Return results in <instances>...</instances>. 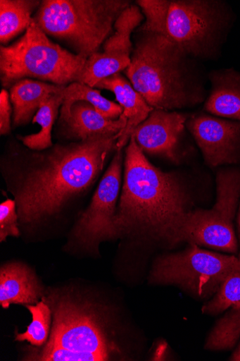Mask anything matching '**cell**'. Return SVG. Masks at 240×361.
Wrapping results in <instances>:
<instances>
[{
  "label": "cell",
  "instance_id": "obj_1",
  "mask_svg": "<svg viewBox=\"0 0 240 361\" xmlns=\"http://www.w3.org/2000/svg\"><path fill=\"white\" fill-rule=\"evenodd\" d=\"M120 135L94 137L43 151L21 148L11 152L7 165L19 176L13 194L20 221L39 222L87 190L116 149Z\"/></svg>",
  "mask_w": 240,
  "mask_h": 361
},
{
  "label": "cell",
  "instance_id": "obj_2",
  "mask_svg": "<svg viewBox=\"0 0 240 361\" xmlns=\"http://www.w3.org/2000/svg\"><path fill=\"white\" fill-rule=\"evenodd\" d=\"M189 198L177 176L148 160L132 137L125 152V175L115 218L117 237L179 243Z\"/></svg>",
  "mask_w": 240,
  "mask_h": 361
},
{
  "label": "cell",
  "instance_id": "obj_3",
  "mask_svg": "<svg viewBox=\"0 0 240 361\" xmlns=\"http://www.w3.org/2000/svg\"><path fill=\"white\" fill-rule=\"evenodd\" d=\"M135 31L138 36L124 72L147 104L170 111L201 103L205 90L191 57L168 37Z\"/></svg>",
  "mask_w": 240,
  "mask_h": 361
},
{
  "label": "cell",
  "instance_id": "obj_4",
  "mask_svg": "<svg viewBox=\"0 0 240 361\" xmlns=\"http://www.w3.org/2000/svg\"><path fill=\"white\" fill-rule=\"evenodd\" d=\"M125 0H44L33 20L48 37L85 59L108 40Z\"/></svg>",
  "mask_w": 240,
  "mask_h": 361
},
{
  "label": "cell",
  "instance_id": "obj_5",
  "mask_svg": "<svg viewBox=\"0 0 240 361\" xmlns=\"http://www.w3.org/2000/svg\"><path fill=\"white\" fill-rule=\"evenodd\" d=\"M53 323L49 340L30 360L103 361L117 351L105 321L89 304L70 298L52 306Z\"/></svg>",
  "mask_w": 240,
  "mask_h": 361
},
{
  "label": "cell",
  "instance_id": "obj_6",
  "mask_svg": "<svg viewBox=\"0 0 240 361\" xmlns=\"http://www.w3.org/2000/svg\"><path fill=\"white\" fill-rule=\"evenodd\" d=\"M87 60L53 42L33 20L19 40L0 49L2 85L11 88L21 80L36 79L67 87L80 82Z\"/></svg>",
  "mask_w": 240,
  "mask_h": 361
},
{
  "label": "cell",
  "instance_id": "obj_7",
  "mask_svg": "<svg viewBox=\"0 0 240 361\" xmlns=\"http://www.w3.org/2000/svg\"><path fill=\"white\" fill-rule=\"evenodd\" d=\"M232 16L225 2L217 0L170 1L167 35L190 57L213 59L220 54Z\"/></svg>",
  "mask_w": 240,
  "mask_h": 361
},
{
  "label": "cell",
  "instance_id": "obj_8",
  "mask_svg": "<svg viewBox=\"0 0 240 361\" xmlns=\"http://www.w3.org/2000/svg\"><path fill=\"white\" fill-rule=\"evenodd\" d=\"M240 269L239 257L202 250L195 244L184 251L163 255L154 262L151 283L175 285L195 298L208 299L225 279Z\"/></svg>",
  "mask_w": 240,
  "mask_h": 361
},
{
  "label": "cell",
  "instance_id": "obj_9",
  "mask_svg": "<svg viewBox=\"0 0 240 361\" xmlns=\"http://www.w3.org/2000/svg\"><path fill=\"white\" fill-rule=\"evenodd\" d=\"M217 200L210 210L191 212L189 221L196 238L214 250L236 253L238 238L234 219L240 200V169L229 168L218 171Z\"/></svg>",
  "mask_w": 240,
  "mask_h": 361
},
{
  "label": "cell",
  "instance_id": "obj_10",
  "mask_svg": "<svg viewBox=\"0 0 240 361\" xmlns=\"http://www.w3.org/2000/svg\"><path fill=\"white\" fill-rule=\"evenodd\" d=\"M122 154L118 151L103 176L88 209L74 229V237L84 248L97 251L101 242L115 239L116 204L122 177Z\"/></svg>",
  "mask_w": 240,
  "mask_h": 361
},
{
  "label": "cell",
  "instance_id": "obj_11",
  "mask_svg": "<svg viewBox=\"0 0 240 361\" xmlns=\"http://www.w3.org/2000/svg\"><path fill=\"white\" fill-rule=\"evenodd\" d=\"M211 168L240 164V121L201 114L187 123Z\"/></svg>",
  "mask_w": 240,
  "mask_h": 361
},
{
  "label": "cell",
  "instance_id": "obj_12",
  "mask_svg": "<svg viewBox=\"0 0 240 361\" xmlns=\"http://www.w3.org/2000/svg\"><path fill=\"white\" fill-rule=\"evenodd\" d=\"M187 119L185 114L154 109L132 137L144 152L178 162Z\"/></svg>",
  "mask_w": 240,
  "mask_h": 361
},
{
  "label": "cell",
  "instance_id": "obj_13",
  "mask_svg": "<svg viewBox=\"0 0 240 361\" xmlns=\"http://www.w3.org/2000/svg\"><path fill=\"white\" fill-rule=\"evenodd\" d=\"M60 123L66 138L81 142L94 137L121 134L127 120L122 116L118 120L107 119L89 103L78 102L73 104L68 116L60 119Z\"/></svg>",
  "mask_w": 240,
  "mask_h": 361
},
{
  "label": "cell",
  "instance_id": "obj_14",
  "mask_svg": "<svg viewBox=\"0 0 240 361\" xmlns=\"http://www.w3.org/2000/svg\"><path fill=\"white\" fill-rule=\"evenodd\" d=\"M94 88L113 92L116 101L123 109L122 116L126 118L127 124L116 145L117 151H121L129 143L135 128L143 123L154 109L120 73L101 80Z\"/></svg>",
  "mask_w": 240,
  "mask_h": 361
},
{
  "label": "cell",
  "instance_id": "obj_15",
  "mask_svg": "<svg viewBox=\"0 0 240 361\" xmlns=\"http://www.w3.org/2000/svg\"><path fill=\"white\" fill-rule=\"evenodd\" d=\"M43 290L35 274L20 262L7 264L0 271V304L32 305L42 297Z\"/></svg>",
  "mask_w": 240,
  "mask_h": 361
},
{
  "label": "cell",
  "instance_id": "obj_16",
  "mask_svg": "<svg viewBox=\"0 0 240 361\" xmlns=\"http://www.w3.org/2000/svg\"><path fill=\"white\" fill-rule=\"evenodd\" d=\"M209 78L211 92L204 110L215 116L240 121V73L224 69L211 72Z\"/></svg>",
  "mask_w": 240,
  "mask_h": 361
},
{
  "label": "cell",
  "instance_id": "obj_17",
  "mask_svg": "<svg viewBox=\"0 0 240 361\" xmlns=\"http://www.w3.org/2000/svg\"><path fill=\"white\" fill-rule=\"evenodd\" d=\"M65 87L32 79H23L15 82L10 88L11 102L13 107V126L29 123L42 104Z\"/></svg>",
  "mask_w": 240,
  "mask_h": 361
},
{
  "label": "cell",
  "instance_id": "obj_18",
  "mask_svg": "<svg viewBox=\"0 0 240 361\" xmlns=\"http://www.w3.org/2000/svg\"><path fill=\"white\" fill-rule=\"evenodd\" d=\"M39 0H1L0 1V42L8 44L27 30L38 11Z\"/></svg>",
  "mask_w": 240,
  "mask_h": 361
},
{
  "label": "cell",
  "instance_id": "obj_19",
  "mask_svg": "<svg viewBox=\"0 0 240 361\" xmlns=\"http://www.w3.org/2000/svg\"><path fill=\"white\" fill-rule=\"evenodd\" d=\"M63 95L60 119L68 116L72 106L78 102L89 103L101 116L109 120H118L123 114L122 106L103 97L100 90L78 82L65 87Z\"/></svg>",
  "mask_w": 240,
  "mask_h": 361
},
{
  "label": "cell",
  "instance_id": "obj_20",
  "mask_svg": "<svg viewBox=\"0 0 240 361\" xmlns=\"http://www.w3.org/2000/svg\"><path fill=\"white\" fill-rule=\"evenodd\" d=\"M52 94L40 106L38 112L33 118V123H38L41 126L39 133L27 136H18L24 146L30 149L43 151L53 146L52 142L51 131L53 126L57 118L59 109L63 104V91Z\"/></svg>",
  "mask_w": 240,
  "mask_h": 361
},
{
  "label": "cell",
  "instance_id": "obj_21",
  "mask_svg": "<svg viewBox=\"0 0 240 361\" xmlns=\"http://www.w3.org/2000/svg\"><path fill=\"white\" fill-rule=\"evenodd\" d=\"M131 54L121 51L92 54L86 61L80 82L94 87L101 80L125 71L130 63Z\"/></svg>",
  "mask_w": 240,
  "mask_h": 361
},
{
  "label": "cell",
  "instance_id": "obj_22",
  "mask_svg": "<svg viewBox=\"0 0 240 361\" xmlns=\"http://www.w3.org/2000/svg\"><path fill=\"white\" fill-rule=\"evenodd\" d=\"M145 17L138 6L130 5L118 17L114 25V35L105 42L104 51H122L132 54L131 36L141 26Z\"/></svg>",
  "mask_w": 240,
  "mask_h": 361
},
{
  "label": "cell",
  "instance_id": "obj_23",
  "mask_svg": "<svg viewBox=\"0 0 240 361\" xmlns=\"http://www.w3.org/2000/svg\"><path fill=\"white\" fill-rule=\"evenodd\" d=\"M240 338V307L231 308L213 328L205 348L223 350L233 348Z\"/></svg>",
  "mask_w": 240,
  "mask_h": 361
},
{
  "label": "cell",
  "instance_id": "obj_24",
  "mask_svg": "<svg viewBox=\"0 0 240 361\" xmlns=\"http://www.w3.org/2000/svg\"><path fill=\"white\" fill-rule=\"evenodd\" d=\"M32 315V322L23 334H18L15 341H27L32 345L42 346L49 338L52 312L50 307L44 301L37 305H27Z\"/></svg>",
  "mask_w": 240,
  "mask_h": 361
},
{
  "label": "cell",
  "instance_id": "obj_25",
  "mask_svg": "<svg viewBox=\"0 0 240 361\" xmlns=\"http://www.w3.org/2000/svg\"><path fill=\"white\" fill-rule=\"evenodd\" d=\"M240 307V269L228 275L220 286L215 297L202 307L204 314L215 315L229 308Z\"/></svg>",
  "mask_w": 240,
  "mask_h": 361
},
{
  "label": "cell",
  "instance_id": "obj_26",
  "mask_svg": "<svg viewBox=\"0 0 240 361\" xmlns=\"http://www.w3.org/2000/svg\"><path fill=\"white\" fill-rule=\"evenodd\" d=\"M136 5L141 8L145 17V22L136 30L168 37L167 20L170 1L139 0Z\"/></svg>",
  "mask_w": 240,
  "mask_h": 361
},
{
  "label": "cell",
  "instance_id": "obj_27",
  "mask_svg": "<svg viewBox=\"0 0 240 361\" xmlns=\"http://www.w3.org/2000/svg\"><path fill=\"white\" fill-rule=\"evenodd\" d=\"M16 202L8 200L0 205V241L4 242L8 237H18V214Z\"/></svg>",
  "mask_w": 240,
  "mask_h": 361
},
{
  "label": "cell",
  "instance_id": "obj_28",
  "mask_svg": "<svg viewBox=\"0 0 240 361\" xmlns=\"http://www.w3.org/2000/svg\"><path fill=\"white\" fill-rule=\"evenodd\" d=\"M12 106L10 93L3 89L0 93V134L7 135L11 130Z\"/></svg>",
  "mask_w": 240,
  "mask_h": 361
},
{
  "label": "cell",
  "instance_id": "obj_29",
  "mask_svg": "<svg viewBox=\"0 0 240 361\" xmlns=\"http://www.w3.org/2000/svg\"><path fill=\"white\" fill-rule=\"evenodd\" d=\"M237 235H238V240H239V246H240V204H239V209H238V214H237ZM239 259L240 260V252H239Z\"/></svg>",
  "mask_w": 240,
  "mask_h": 361
},
{
  "label": "cell",
  "instance_id": "obj_30",
  "mask_svg": "<svg viewBox=\"0 0 240 361\" xmlns=\"http://www.w3.org/2000/svg\"><path fill=\"white\" fill-rule=\"evenodd\" d=\"M230 360L234 361H240V345H239L237 349L234 352Z\"/></svg>",
  "mask_w": 240,
  "mask_h": 361
}]
</instances>
